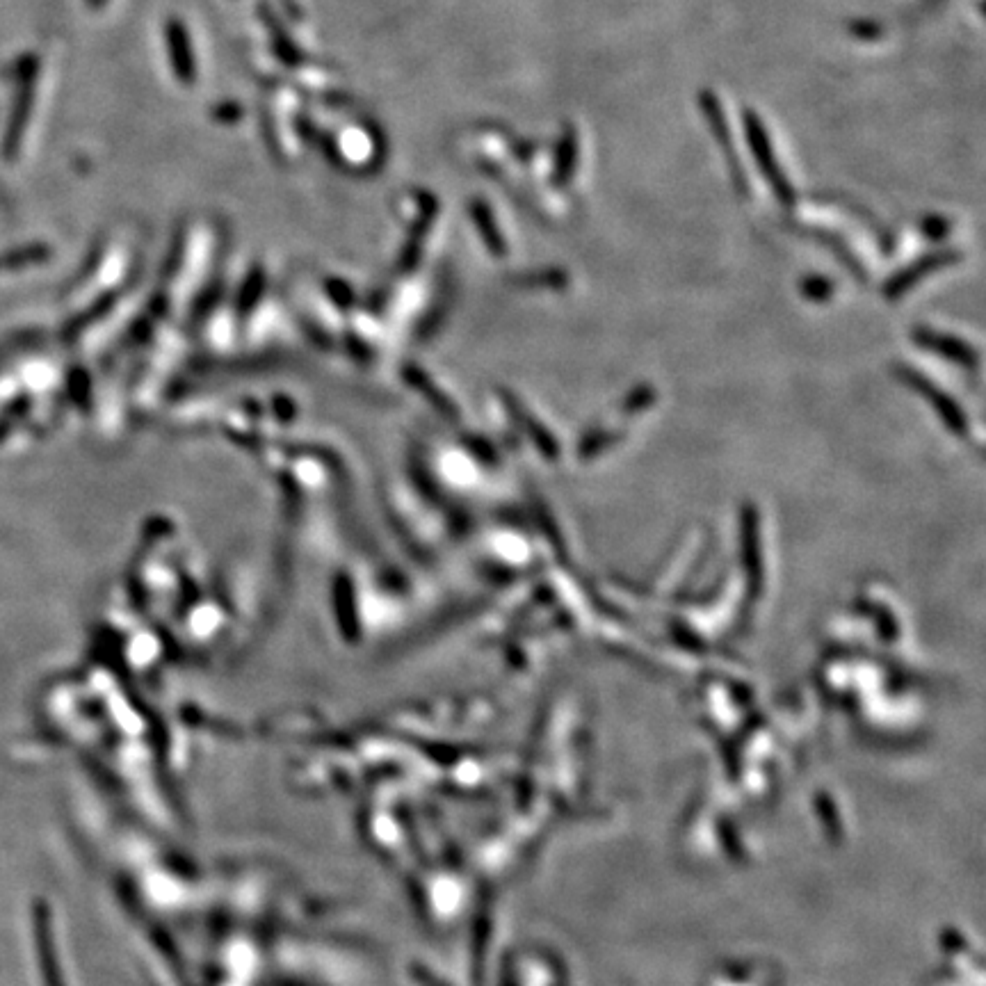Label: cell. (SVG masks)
<instances>
[{
	"instance_id": "9c48e42d",
	"label": "cell",
	"mask_w": 986,
	"mask_h": 986,
	"mask_svg": "<svg viewBox=\"0 0 986 986\" xmlns=\"http://www.w3.org/2000/svg\"><path fill=\"white\" fill-rule=\"evenodd\" d=\"M619 441H621L619 432L596 430V432L585 436L583 443H580V448H578V455H580V459H592L596 455H601V452L610 450L614 443H619Z\"/></svg>"
},
{
	"instance_id": "ba28073f",
	"label": "cell",
	"mask_w": 986,
	"mask_h": 986,
	"mask_svg": "<svg viewBox=\"0 0 986 986\" xmlns=\"http://www.w3.org/2000/svg\"><path fill=\"white\" fill-rule=\"evenodd\" d=\"M263 16H265V23H268V28L272 32V42H274V51H277V55L281 60H284L286 64H299L302 62V53H299V48L290 42V39H286V32L284 28L279 26L277 21L272 19V16L263 10Z\"/></svg>"
},
{
	"instance_id": "30bf717a",
	"label": "cell",
	"mask_w": 986,
	"mask_h": 986,
	"mask_svg": "<svg viewBox=\"0 0 986 986\" xmlns=\"http://www.w3.org/2000/svg\"><path fill=\"white\" fill-rule=\"evenodd\" d=\"M802 295L813 302H827L834 295V284L827 277H806L802 281Z\"/></svg>"
},
{
	"instance_id": "5bb4252c",
	"label": "cell",
	"mask_w": 986,
	"mask_h": 986,
	"mask_svg": "<svg viewBox=\"0 0 986 986\" xmlns=\"http://www.w3.org/2000/svg\"><path fill=\"white\" fill-rule=\"evenodd\" d=\"M103 3H105V0H90V5H94V7H99Z\"/></svg>"
},
{
	"instance_id": "7c38bea8",
	"label": "cell",
	"mask_w": 986,
	"mask_h": 986,
	"mask_svg": "<svg viewBox=\"0 0 986 986\" xmlns=\"http://www.w3.org/2000/svg\"><path fill=\"white\" fill-rule=\"evenodd\" d=\"M923 231L929 240H939L950 231V222L943 220V217H925Z\"/></svg>"
},
{
	"instance_id": "52a82bcc",
	"label": "cell",
	"mask_w": 986,
	"mask_h": 986,
	"mask_svg": "<svg viewBox=\"0 0 986 986\" xmlns=\"http://www.w3.org/2000/svg\"><path fill=\"white\" fill-rule=\"evenodd\" d=\"M555 163H557L555 165V181H557V185L569 183L573 172H576V165H578V137H576V131H573L571 126L562 135L560 147H557V160H555Z\"/></svg>"
},
{
	"instance_id": "277c9868",
	"label": "cell",
	"mask_w": 986,
	"mask_h": 986,
	"mask_svg": "<svg viewBox=\"0 0 986 986\" xmlns=\"http://www.w3.org/2000/svg\"><path fill=\"white\" fill-rule=\"evenodd\" d=\"M911 338L918 343V347L939 354V357L957 363L961 368L977 370V366H980V354L973 350V345L964 343L957 336L941 334V331L929 327H918L911 331Z\"/></svg>"
},
{
	"instance_id": "8992f818",
	"label": "cell",
	"mask_w": 986,
	"mask_h": 986,
	"mask_svg": "<svg viewBox=\"0 0 986 986\" xmlns=\"http://www.w3.org/2000/svg\"><path fill=\"white\" fill-rule=\"evenodd\" d=\"M167 46L169 53H172V67L176 78H179L181 83H192L197 76V64L195 58H192L188 28H185L179 19L167 21Z\"/></svg>"
},
{
	"instance_id": "3957f363",
	"label": "cell",
	"mask_w": 986,
	"mask_h": 986,
	"mask_svg": "<svg viewBox=\"0 0 986 986\" xmlns=\"http://www.w3.org/2000/svg\"><path fill=\"white\" fill-rule=\"evenodd\" d=\"M959 261H961L959 249H936V252H929L925 256H920L918 261L909 263L907 268H902L900 272L895 274V277L886 281L884 295H886V299H891V302L893 299H900L904 293H907V290H911L913 286H918L920 281L929 277L932 272L948 268V265H955Z\"/></svg>"
},
{
	"instance_id": "6da1fadb",
	"label": "cell",
	"mask_w": 986,
	"mask_h": 986,
	"mask_svg": "<svg viewBox=\"0 0 986 986\" xmlns=\"http://www.w3.org/2000/svg\"><path fill=\"white\" fill-rule=\"evenodd\" d=\"M742 121H745V133H747L751 153H754V158H756V163H758V169H761V172H763L767 183L772 185L774 197L779 199V204L790 208L792 204H795L797 195H795V190H792L790 181L786 179V176H783V172L779 169L777 156H774L770 135H767L763 121L758 119L756 112H751V110L745 112V117H742Z\"/></svg>"
},
{
	"instance_id": "8fae6325",
	"label": "cell",
	"mask_w": 986,
	"mask_h": 986,
	"mask_svg": "<svg viewBox=\"0 0 986 986\" xmlns=\"http://www.w3.org/2000/svg\"><path fill=\"white\" fill-rule=\"evenodd\" d=\"M653 400H656V391L651 386H637V389L628 395L624 402L626 414H640V411L649 409Z\"/></svg>"
},
{
	"instance_id": "7a4b0ae2",
	"label": "cell",
	"mask_w": 986,
	"mask_h": 986,
	"mask_svg": "<svg viewBox=\"0 0 986 986\" xmlns=\"http://www.w3.org/2000/svg\"><path fill=\"white\" fill-rule=\"evenodd\" d=\"M895 373L902 377L904 384L911 386L913 391H918L925 400H929V404H932V407L936 409V414L941 416V420L945 423V427H948V430L959 434L961 439L968 436V432H971V427H968V418L964 414V409H961L959 404L955 402V398H950V395L941 391L934 382H929L923 373L902 366V363L895 368Z\"/></svg>"
},
{
	"instance_id": "4fadbf2b",
	"label": "cell",
	"mask_w": 986,
	"mask_h": 986,
	"mask_svg": "<svg viewBox=\"0 0 986 986\" xmlns=\"http://www.w3.org/2000/svg\"><path fill=\"white\" fill-rule=\"evenodd\" d=\"M852 32H854L856 37H861V39H879V35H882V28H879L877 23L859 21V23H854V26H852Z\"/></svg>"
},
{
	"instance_id": "5b68a950",
	"label": "cell",
	"mask_w": 986,
	"mask_h": 986,
	"mask_svg": "<svg viewBox=\"0 0 986 986\" xmlns=\"http://www.w3.org/2000/svg\"><path fill=\"white\" fill-rule=\"evenodd\" d=\"M701 108H703V115H706L708 119V126H710V133L715 135V140L722 144V151H724V156L726 160H729V167H731V176H733V183H735V190L740 192V195H747V179H745V172H742V167H740V158H738V153H735L733 149V137H731V131L726 128V119H724V112L722 108H719V101L715 99V94H710V92H703L701 94Z\"/></svg>"
}]
</instances>
